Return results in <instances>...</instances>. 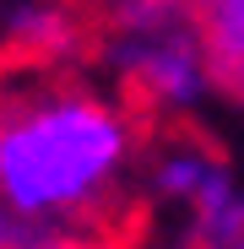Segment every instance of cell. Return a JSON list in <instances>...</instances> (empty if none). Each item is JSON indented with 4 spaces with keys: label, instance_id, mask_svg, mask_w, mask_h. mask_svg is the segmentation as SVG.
I'll return each mask as SVG.
<instances>
[{
    "label": "cell",
    "instance_id": "1",
    "mask_svg": "<svg viewBox=\"0 0 244 249\" xmlns=\"http://www.w3.org/2000/svg\"><path fill=\"white\" fill-rule=\"evenodd\" d=\"M147 130L81 49H0V244L147 249Z\"/></svg>",
    "mask_w": 244,
    "mask_h": 249
},
{
    "label": "cell",
    "instance_id": "2",
    "mask_svg": "<svg viewBox=\"0 0 244 249\" xmlns=\"http://www.w3.org/2000/svg\"><path fill=\"white\" fill-rule=\"evenodd\" d=\"M206 87L244 103V0H195Z\"/></svg>",
    "mask_w": 244,
    "mask_h": 249
},
{
    "label": "cell",
    "instance_id": "3",
    "mask_svg": "<svg viewBox=\"0 0 244 249\" xmlns=\"http://www.w3.org/2000/svg\"><path fill=\"white\" fill-rule=\"evenodd\" d=\"M0 249H6V244H0Z\"/></svg>",
    "mask_w": 244,
    "mask_h": 249
}]
</instances>
